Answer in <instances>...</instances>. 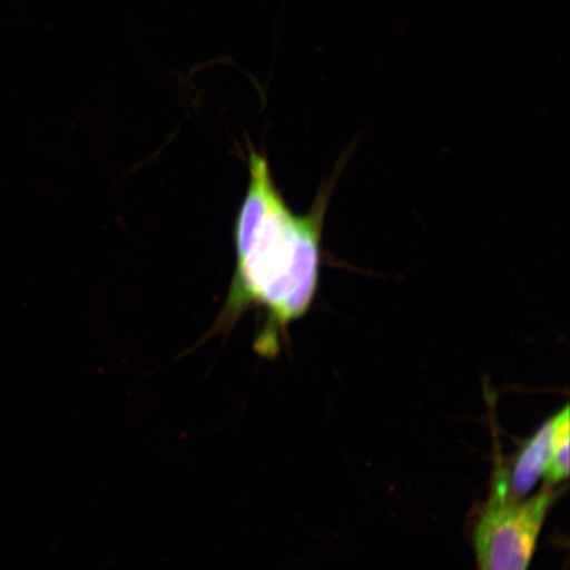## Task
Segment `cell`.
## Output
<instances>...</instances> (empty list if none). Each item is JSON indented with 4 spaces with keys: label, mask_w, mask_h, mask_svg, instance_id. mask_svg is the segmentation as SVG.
<instances>
[{
    "label": "cell",
    "mask_w": 570,
    "mask_h": 570,
    "mask_svg": "<svg viewBox=\"0 0 570 570\" xmlns=\"http://www.w3.org/2000/svg\"><path fill=\"white\" fill-rule=\"evenodd\" d=\"M556 415L539 428L519 449L509 469L503 468L505 490L512 498H525L550 465Z\"/></svg>",
    "instance_id": "3"
},
{
    "label": "cell",
    "mask_w": 570,
    "mask_h": 570,
    "mask_svg": "<svg viewBox=\"0 0 570 570\" xmlns=\"http://www.w3.org/2000/svg\"><path fill=\"white\" fill-rule=\"evenodd\" d=\"M248 187L234 223L235 268L229 292L205 340L229 334L249 311L262 317L254 342L263 358L281 353L289 326L315 305L323 267V233L337 178L296 214L271 173L266 154L247 149Z\"/></svg>",
    "instance_id": "1"
},
{
    "label": "cell",
    "mask_w": 570,
    "mask_h": 570,
    "mask_svg": "<svg viewBox=\"0 0 570 570\" xmlns=\"http://www.w3.org/2000/svg\"><path fill=\"white\" fill-rule=\"evenodd\" d=\"M558 497L559 490L546 483L532 497L512 498L499 462L474 529L476 570H529L541 529Z\"/></svg>",
    "instance_id": "2"
},
{
    "label": "cell",
    "mask_w": 570,
    "mask_h": 570,
    "mask_svg": "<svg viewBox=\"0 0 570 570\" xmlns=\"http://www.w3.org/2000/svg\"><path fill=\"white\" fill-rule=\"evenodd\" d=\"M569 405L556 413V428L550 465L544 474L546 483L558 487L569 476Z\"/></svg>",
    "instance_id": "4"
}]
</instances>
